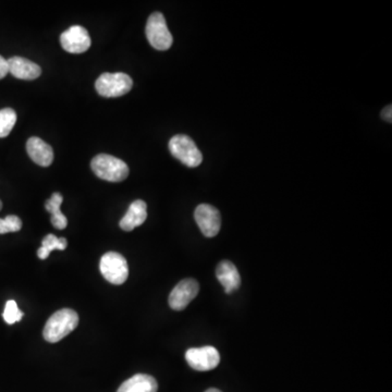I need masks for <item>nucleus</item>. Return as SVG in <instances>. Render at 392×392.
I'll use <instances>...</instances> for the list:
<instances>
[{
	"label": "nucleus",
	"mask_w": 392,
	"mask_h": 392,
	"mask_svg": "<svg viewBox=\"0 0 392 392\" xmlns=\"http://www.w3.org/2000/svg\"><path fill=\"white\" fill-rule=\"evenodd\" d=\"M62 195L60 193H53L51 198L49 200H46L45 209L51 213V224L53 227L58 230H64L68 226L67 217L64 216V213L60 211L62 207Z\"/></svg>",
	"instance_id": "dca6fc26"
},
{
	"label": "nucleus",
	"mask_w": 392,
	"mask_h": 392,
	"mask_svg": "<svg viewBox=\"0 0 392 392\" xmlns=\"http://www.w3.org/2000/svg\"><path fill=\"white\" fill-rule=\"evenodd\" d=\"M185 360L193 369L198 371H211L218 366L220 355L213 347L192 348L185 353Z\"/></svg>",
	"instance_id": "0eeeda50"
},
{
	"label": "nucleus",
	"mask_w": 392,
	"mask_h": 392,
	"mask_svg": "<svg viewBox=\"0 0 392 392\" xmlns=\"http://www.w3.org/2000/svg\"><path fill=\"white\" fill-rule=\"evenodd\" d=\"M22 228V220L18 216L9 215L5 219H0V235L16 233Z\"/></svg>",
	"instance_id": "aec40b11"
},
{
	"label": "nucleus",
	"mask_w": 392,
	"mask_h": 392,
	"mask_svg": "<svg viewBox=\"0 0 392 392\" xmlns=\"http://www.w3.org/2000/svg\"><path fill=\"white\" fill-rule=\"evenodd\" d=\"M16 122V112L11 108L0 110V138L10 134Z\"/></svg>",
	"instance_id": "a211bd4d"
},
{
	"label": "nucleus",
	"mask_w": 392,
	"mask_h": 392,
	"mask_svg": "<svg viewBox=\"0 0 392 392\" xmlns=\"http://www.w3.org/2000/svg\"><path fill=\"white\" fill-rule=\"evenodd\" d=\"M101 272L108 283L112 285H122L129 276V267L127 259L121 254L108 252L101 259Z\"/></svg>",
	"instance_id": "423d86ee"
},
{
	"label": "nucleus",
	"mask_w": 392,
	"mask_h": 392,
	"mask_svg": "<svg viewBox=\"0 0 392 392\" xmlns=\"http://www.w3.org/2000/svg\"><path fill=\"white\" fill-rule=\"evenodd\" d=\"M171 155L190 168H195L203 161V155L190 136L178 134L169 141Z\"/></svg>",
	"instance_id": "7ed1b4c3"
},
{
	"label": "nucleus",
	"mask_w": 392,
	"mask_h": 392,
	"mask_svg": "<svg viewBox=\"0 0 392 392\" xmlns=\"http://www.w3.org/2000/svg\"><path fill=\"white\" fill-rule=\"evenodd\" d=\"M67 246L68 242L64 237H57L55 235H46L42 242V246L38 248V257L40 259H46L49 257L51 252L55 250L64 251Z\"/></svg>",
	"instance_id": "f3484780"
},
{
	"label": "nucleus",
	"mask_w": 392,
	"mask_h": 392,
	"mask_svg": "<svg viewBox=\"0 0 392 392\" xmlns=\"http://www.w3.org/2000/svg\"><path fill=\"white\" fill-rule=\"evenodd\" d=\"M382 117L384 120L388 121V122H392V106L389 105V106L386 107L382 112Z\"/></svg>",
	"instance_id": "4be33fe9"
},
{
	"label": "nucleus",
	"mask_w": 392,
	"mask_h": 392,
	"mask_svg": "<svg viewBox=\"0 0 392 392\" xmlns=\"http://www.w3.org/2000/svg\"><path fill=\"white\" fill-rule=\"evenodd\" d=\"M216 276L219 283L224 287L226 293L231 294L233 291L240 288V274L231 261H222L217 267Z\"/></svg>",
	"instance_id": "ddd939ff"
},
{
	"label": "nucleus",
	"mask_w": 392,
	"mask_h": 392,
	"mask_svg": "<svg viewBox=\"0 0 392 392\" xmlns=\"http://www.w3.org/2000/svg\"><path fill=\"white\" fill-rule=\"evenodd\" d=\"M1 209H3V202L0 200V211H1Z\"/></svg>",
	"instance_id": "b1692460"
},
{
	"label": "nucleus",
	"mask_w": 392,
	"mask_h": 392,
	"mask_svg": "<svg viewBox=\"0 0 392 392\" xmlns=\"http://www.w3.org/2000/svg\"><path fill=\"white\" fill-rule=\"evenodd\" d=\"M27 151L31 159L42 167H49L53 160V151L51 145L36 136L29 139L27 143Z\"/></svg>",
	"instance_id": "f8f14e48"
},
{
	"label": "nucleus",
	"mask_w": 392,
	"mask_h": 392,
	"mask_svg": "<svg viewBox=\"0 0 392 392\" xmlns=\"http://www.w3.org/2000/svg\"><path fill=\"white\" fill-rule=\"evenodd\" d=\"M147 218V205L144 200H138L131 204L128 211L120 220V228L125 231H132L144 224Z\"/></svg>",
	"instance_id": "4468645a"
},
{
	"label": "nucleus",
	"mask_w": 392,
	"mask_h": 392,
	"mask_svg": "<svg viewBox=\"0 0 392 392\" xmlns=\"http://www.w3.org/2000/svg\"><path fill=\"white\" fill-rule=\"evenodd\" d=\"M156 379L146 374H136L121 384L117 392H157Z\"/></svg>",
	"instance_id": "2eb2a0df"
},
{
	"label": "nucleus",
	"mask_w": 392,
	"mask_h": 392,
	"mask_svg": "<svg viewBox=\"0 0 392 392\" xmlns=\"http://www.w3.org/2000/svg\"><path fill=\"white\" fill-rule=\"evenodd\" d=\"M205 392H222L220 390L216 389V388H211V389L206 390Z\"/></svg>",
	"instance_id": "5701e85b"
},
{
	"label": "nucleus",
	"mask_w": 392,
	"mask_h": 392,
	"mask_svg": "<svg viewBox=\"0 0 392 392\" xmlns=\"http://www.w3.org/2000/svg\"><path fill=\"white\" fill-rule=\"evenodd\" d=\"M92 170L99 179L109 182H121L129 176V167L115 156L99 154L91 163Z\"/></svg>",
	"instance_id": "f03ea898"
},
{
	"label": "nucleus",
	"mask_w": 392,
	"mask_h": 392,
	"mask_svg": "<svg viewBox=\"0 0 392 392\" xmlns=\"http://www.w3.org/2000/svg\"><path fill=\"white\" fill-rule=\"evenodd\" d=\"M9 73L8 60H5L3 57L0 56V80L5 78Z\"/></svg>",
	"instance_id": "412c9836"
},
{
	"label": "nucleus",
	"mask_w": 392,
	"mask_h": 392,
	"mask_svg": "<svg viewBox=\"0 0 392 392\" xmlns=\"http://www.w3.org/2000/svg\"><path fill=\"white\" fill-rule=\"evenodd\" d=\"M200 285L194 279L180 281L169 296V306L174 311H182L198 296Z\"/></svg>",
	"instance_id": "1a4fd4ad"
},
{
	"label": "nucleus",
	"mask_w": 392,
	"mask_h": 392,
	"mask_svg": "<svg viewBox=\"0 0 392 392\" xmlns=\"http://www.w3.org/2000/svg\"><path fill=\"white\" fill-rule=\"evenodd\" d=\"M195 222L205 237H213L218 235L222 227V217L218 209L209 204H200L194 211Z\"/></svg>",
	"instance_id": "6e6552de"
},
{
	"label": "nucleus",
	"mask_w": 392,
	"mask_h": 392,
	"mask_svg": "<svg viewBox=\"0 0 392 392\" xmlns=\"http://www.w3.org/2000/svg\"><path fill=\"white\" fill-rule=\"evenodd\" d=\"M79 325V315L70 309H62L47 320L43 336L46 341L56 343L71 334Z\"/></svg>",
	"instance_id": "f257e3e1"
},
{
	"label": "nucleus",
	"mask_w": 392,
	"mask_h": 392,
	"mask_svg": "<svg viewBox=\"0 0 392 392\" xmlns=\"http://www.w3.org/2000/svg\"><path fill=\"white\" fill-rule=\"evenodd\" d=\"M148 43L157 51H168L172 45L174 38L166 23L165 16L160 12H154L147 20L146 29Z\"/></svg>",
	"instance_id": "39448f33"
},
{
	"label": "nucleus",
	"mask_w": 392,
	"mask_h": 392,
	"mask_svg": "<svg viewBox=\"0 0 392 392\" xmlns=\"http://www.w3.org/2000/svg\"><path fill=\"white\" fill-rule=\"evenodd\" d=\"M9 73L20 80L32 81L40 78L42 69L38 64L22 57L8 59Z\"/></svg>",
	"instance_id": "9b49d317"
},
{
	"label": "nucleus",
	"mask_w": 392,
	"mask_h": 392,
	"mask_svg": "<svg viewBox=\"0 0 392 392\" xmlns=\"http://www.w3.org/2000/svg\"><path fill=\"white\" fill-rule=\"evenodd\" d=\"M23 315L25 314L19 310V307L14 300L7 302L5 311H3V319H5V323L12 325L16 322H20L23 317Z\"/></svg>",
	"instance_id": "6ab92c4d"
},
{
	"label": "nucleus",
	"mask_w": 392,
	"mask_h": 392,
	"mask_svg": "<svg viewBox=\"0 0 392 392\" xmlns=\"http://www.w3.org/2000/svg\"><path fill=\"white\" fill-rule=\"evenodd\" d=\"M60 43L68 53H82L91 47L92 40L86 29L81 25H73L62 33Z\"/></svg>",
	"instance_id": "9d476101"
},
{
	"label": "nucleus",
	"mask_w": 392,
	"mask_h": 392,
	"mask_svg": "<svg viewBox=\"0 0 392 392\" xmlns=\"http://www.w3.org/2000/svg\"><path fill=\"white\" fill-rule=\"evenodd\" d=\"M132 86V79L122 73H103L95 83L99 95L107 99L123 96L131 91Z\"/></svg>",
	"instance_id": "20e7f679"
}]
</instances>
